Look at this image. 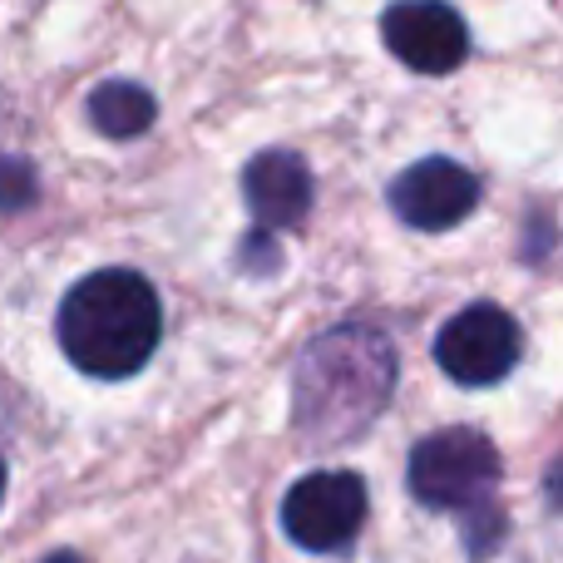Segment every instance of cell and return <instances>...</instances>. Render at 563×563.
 I'll return each mask as SVG.
<instances>
[{
  "instance_id": "cell-1",
  "label": "cell",
  "mask_w": 563,
  "mask_h": 563,
  "mask_svg": "<svg viewBox=\"0 0 563 563\" xmlns=\"http://www.w3.org/2000/svg\"><path fill=\"white\" fill-rule=\"evenodd\" d=\"M396 390V346L376 327H336L317 336L291 376V420L307 445H351L376 426Z\"/></svg>"
},
{
  "instance_id": "cell-2",
  "label": "cell",
  "mask_w": 563,
  "mask_h": 563,
  "mask_svg": "<svg viewBox=\"0 0 563 563\" xmlns=\"http://www.w3.org/2000/svg\"><path fill=\"white\" fill-rule=\"evenodd\" d=\"M164 336V307L148 277L129 267H104L69 287L59 301V346L85 376L124 380L144 371Z\"/></svg>"
},
{
  "instance_id": "cell-3",
  "label": "cell",
  "mask_w": 563,
  "mask_h": 563,
  "mask_svg": "<svg viewBox=\"0 0 563 563\" xmlns=\"http://www.w3.org/2000/svg\"><path fill=\"white\" fill-rule=\"evenodd\" d=\"M499 485V450L470 426H450L410 450V495L426 509H479Z\"/></svg>"
},
{
  "instance_id": "cell-4",
  "label": "cell",
  "mask_w": 563,
  "mask_h": 563,
  "mask_svg": "<svg viewBox=\"0 0 563 563\" xmlns=\"http://www.w3.org/2000/svg\"><path fill=\"white\" fill-rule=\"evenodd\" d=\"M366 525V485L351 470H317L282 499V529L307 554H341Z\"/></svg>"
},
{
  "instance_id": "cell-5",
  "label": "cell",
  "mask_w": 563,
  "mask_h": 563,
  "mask_svg": "<svg viewBox=\"0 0 563 563\" xmlns=\"http://www.w3.org/2000/svg\"><path fill=\"white\" fill-rule=\"evenodd\" d=\"M519 356H525L519 321L495 301L455 311L435 336V361L455 386H495L519 366Z\"/></svg>"
},
{
  "instance_id": "cell-6",
  "label": "cell",
  "mask_w": 563,
  "mask_h": 563,
  "mask_svg": "<svg viewBox=\"0 0 563 563\" xmlns=\"http://www.w3.org/2000/svg\"><path fill=\"white\" fill-rule=\"evenodd\" d=\"M380 35L390 55L416 75H450L470 55V30L445 0H396L380 15Z\"/></svg>"
},
{
  "instance_id": "cell-7",
  "label": "cell",
  "mask_w": 563,
  "mask_h": 563,
  "mask_svg": "<svg viewBox=\"0 0 563 563\" xmlns=\"http://www.w3.org/2000/svg\"><path fill=\"white\" fill-rule=\"evenodd\" d=\"M390 208L416 233H445L479 208V178L455 158H420L390 184Z\"/></svg>"
},
{
  "instance_id": "cell-8",
  "label": "cell",
  "mask_w": 563,
  "mask_h": 563,
  "mask_svg": "<svg viewBox=\"0 0 563 563\" xmlns=\"http://www.w3.org/2000/svg\"><path fill=\"white\" fill-rule=\"evenodd\" d=\"M243 198L257 218V233L297 228L311 213V174L291 148H263L243 174Z\"/></svg>"
},
{
  "instance_id": "cell-9",
  "label": "cell",
  "mask_w": 563,
  "mask_h": 563,
  "mask_svg": "<svg viewBox=\"0 0 563 563\" xmlns=\"http://www.w3.org/2000/svg\"><path fill=\"white\" fill-rule=\"evenodd\" d=\"M89 119H95V129L109 139H139V134H148V124L158 119V104L134 79H104V85L89 95Z\"/></svg>"
},
{
  "instance_id": "cell-10",
  "label": "cell",
  "mask_w": 563,
  "mask_h": 563,
  "mask_svg": "<svg viewBox=\"0 0 563 563\" xmlns=\"http://www.w3.org/2000/svg\"><path fill=\"white\" fill-rule=\"evenodd\" d=\"M40 194L35 168L20 158H0V208H30Z\"/></svg>"
},
{
  "instance_id": "cell-11",
  "label": "cell",
  "mask_w": 563,
  "mask_h": 563,
  "mask_svg": "<svg viewBox=\"0 0 563 563\" xmlns=\"http://www.w3.org/2000/svg\"><path fill=\"white\" fill-rule=\"evenodd\" d=\"M40 563H79V554H69V549H59V554H49V559H40Z\"/></svg>"
},
{
  "instance_id": "cell-12",
  "label": "cell",
  "mask_w": 563,
  "mask_h": 563,
  "mask_svg": "<svg viewBox=\"0 0 563 563\" xmlns=\"http://www.w3.org/2000/svg\"><path fill=\"white\" fill-rule=\"evenodd\" d=\"M0 499H5V460H0Z\"/></svg>"
}]
</instances>
